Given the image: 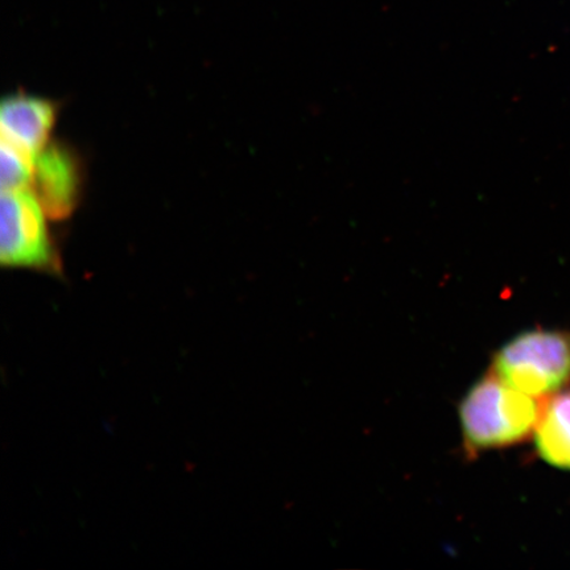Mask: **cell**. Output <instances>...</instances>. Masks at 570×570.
<instances>
[{"mask_svg": "<svg viewBox=\"0 0 570 570\" xmlns=\"http://www.w3.org/2000/svg\"><path fill=\"white\" fill-rule=\"evenodd\" d=\"M47 217L31 188L2 190L0 262L4 267L61 275L62 265Z\"/></svg>", "mask_w": 570, "mask_h": 570, "instance_id": "3", "label": "cell"}, {"mask_svg": "<svg viewBox=\"0 0 570 570\" xmlns=\"http://www.w3.org/2000/svg\"><path fill=\"white\" fill-rule=\"evenodd\" d=\"M30 188L48 218H68L82 191V166L73 149L49 142L36 158Z\"/></svg>", "mask_w": 570, "mask_h": 570, "instance_id": "4", "label": "cell"}, {"mask_svg": "<svg viewBox=\"0 0 570 570\" xmlns=\"http://www.w3.org/2000/svg\"><path fill=\"white\" fill-rule=\"evenodd\" d=\"M56 106L48 99L28 95L6 97L0 107L2 140L38 158L51 138Z\"/></svg>", "mask_w": 570, "mask_h": 570, "instance_id": "5", "label": "cell"}, {"mask_svg": "<svg viewBox=\"0 0 570 570\" xmlns=\"http://www.w3.org/2000/svg\"><path fill=\"white\" fill-rule=\"evenodd\" d=\"M36 158L2 140V190L31 187Z\"/></svg>", "mask_w": 570, "mask_h": 570, "instance_id": "7", "label": "cell"}, {"mask_svg": "<svg viewBox=\"0 0 570 570\" xmlns=\"http://www.w3.org/2000/svg\"><path fill=\"white\" fill-rule=\"evenodd\" d=\"M533 434L541 459L570 470V391L546 399Z\"/></svg>", "mask_w": 570, "mask_h": 570, "instance_id": "6", "label": "cell"}, {"mask_svg": "<svg viewBox=\"0 0 570 570\" xmlns=\"http://www.w3.org/2000/svg\"><path fill=\"white\" fill-rule=\"evenodd\" d=\"M544 401L512 389L489 372L468 391L460 404L468 453L523 443L537 430Z\"/></svg>", "mask_w": 570, "mask_h": 570, "instance_id": "1", "label": "cell"}, {"mask_svg": "<svg viewBox=\"0 0 570 570\" xmlns=\"http://www.w3.org/2000/svg\"><path fill=\"white\" fill-rule=\"evenodd\" d=\"M490 373L540 401L559 394L570 383V332L518 334L495 353Z\"/></svg>", "mask_w": 570, "mask_h": 570, "instance_id": "2", "label": "cell"}]
</instances>
